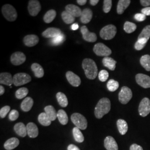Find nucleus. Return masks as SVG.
<instances>
[{"label":"nucleus","mask_w":150,"mask_h":150,"mask_svg":"<svg viewBox=\"0 0 150 150\" xmlns=\"http://www.w3.org/2000/svg\"><path fill=\"white\" fill-rule=\"evenodd\" d=\"M82 68L86 77L89 80H94L98 74V69L95 62L90 59H85L82 63Z\"/></svg>","instance_id":"f257e3e1"},{"label":"nucleus","mask_w":150,"mask_h":150,"mask_svg":"<svg viewBox=\"0 0 150 150\" xmlns=\"http://www.w3.org/2000/svg\"><path fill=\"white\" fill-rule=\"evenodd\" d=\"M111 110V102L107 98H102L97 103L95 108V116L97 118L100 119L107 114Z\"/></svg>","instance_id":"f03ea898"},{"label":"nucleus","mask_w":150,"mask_h":150,"mask_svg":"<svg viewBox=\"0 0 150 150\" xmlns=\"http://www.w3.org/2000/svg\"><path fill=\"white\" fill-rule=\"evenodd\" d=\"M2 13L4 17L8 21H15L17 17L16 9L14 7L9 4H6L2 6Z\"/></svg>","instance_id":"7ed1b4c3"},{"label":"nucleus","mask_w":150,"mask_h":150,"mask_svg":"<svg viewBox=\"0 0 150 150\" xmlns=\"http://www.w3.org/2000/svg\"><path fill=\"white\" fill-rule=\"evenodd\" d=\"M116 33V27L113 25H108L102 28L100 32V36L103 40H110L114 38Z\"/></svg>","instance_id":"20e7f679"},{"label":"nucleus","mask_w":150,"mask_h":150,"mask_svg":"<svg viewBox=\"0 0 150 150\" xmlns=\"http://www.w3.org/2000/svg\"><path fill=\"white\" fill-rule=\"evenodd\" d=\"M71 119L72 122L77 128L82 130L87 129V121L85 116L82 115L79 113H74L71 115Z\"/></svg>","instance_id":"39448f33"},{"label":"nucleus","mask_w":150,"mask_h":150,"mask_svg":"<svg viewBox=\"0 0 150 150\" xmlns=\"http://www.w3.org/2000/svg\"><path fill=\"white\" fill-rule=\"evenodd\" d=\"M31 77L26 73H18L13 77L14 85L20 86L24 85L31 82Z\"/></svg>","instance_id":"423d86ee"},{"label":"nucleus","mask_w":150,"mask_h":150,"mask_svg":"<svg viewBox=\"0 0 150 150\" xmlns=\"http://www.w3.org/2000/svg\"><path fill=\"white\" fill-rule=\"evenodd\" d=\"M132 97L131 90L126 86H123L118 94V100L122 104H127Z\"/></svg>","instance_id":"0eeeda50"},{"label":"nucleus","mask_w":150,"mask_h":150,"mask_svg":"<svg viewBox=\"0 0 150 150\" xmlns=\"http://www.w3.org/2000/svg\"><path fill=\"white\" fill-rule=\"evenodd\" d=\"M93 51L97 56H103L105 57H108V56L112 54L111 50L102 43L96 44L93 48Z\"/></svg>","instance_id":"6e6552de"},{"label":"nucleus","mask_w":150,"mask_h":150,"mask_svg":"<svg viewBox=\"0 0 150 150\" xmlns=\"http://www.w3.org/2000/svg\"><path fill=\"white\" fill-rule=\"evenodd\" d=\"M139 112L142 117L147 116L150 113V100L149 98L145 97L139 103Z\"/></svg>","instance_id":"1a4fd4ad"},{"label":"nucleus","mask_w":150,"mask_h":150,"mask_svg":"<svg viewBox=\"0 0 150 150\" xmlns=\"http://www.w3.org/2000/svg\"><path fill=\"white\" fill-rule=\"evenodd\" d=\"M41 10V6L37 0H30L28 2V10L31 16H36Z\"/></svg>","instance_id":"9d476101"},{"label":"nucleus","mask_w":150,"mask_h":150,"mask_svg":"<svg viewBox=\"0 0 150 150\" xmlns=\"http://www.w3.org/2000/svg\"><path fill=\"white\" fill-rule=\"evenodd\" d=\"M81 32L83 38L88 42H95L97 40L96 33L94 32H90L86 26H83L81 28Z\"/></svg>","instance_id":"9b49d317"},{"label":"nucleus","mask_w":150,"mask_h":150,"mask_svg":"<svg viewBox=\"0 0 150 150\" xmlns=\"http://www.w3.org/2000/svg\"><path fill=\"white\" fill-rule=\"evenodd\" d=\"M26 59L25 54L22 52H16L11 56V62L15 66H19L23 64Z\"/></svg>","instance_id":"f8f14e48"},{"label":"nucleus","mask_w":150,"mask_h":150,"mask_svg":"<svg viewBox=\"0 0 150 150\" xmlns=\"http://www.w3.org/2000/svg\"><path fill=\"white\" fill-rule=\"evenodd\" d=\"M136 81L137 84L143 88H150V76L142 74H139L136 76Z\"/></svg>","instance_id":"ddd939ff"},{"label":"nucleus","mask_w":150,"mask_h":150,"mask_svg":"<svg viewBox=\"0 0 150 150\" xmlns=\"http://www.w3.org/2000/svg\"><path fill=\"white\" fill-rule=\"evenodd\" d=\"M66 77L68 82L72 86L77 87L80 85L81 80L80 77L73 72L67 71L66 74Z\"/></svg>","instance_id":"4468645a"},{"label":"nucleus","mask_w":150,"mask_h":150,"mask_svg":"<svg viewBox=\"0 0 150 150\" xmlns=\"http://www.w3.org/2000/svg\"><path fill=\"white\" fill-rule=\"evenodd\" d=\"M62 33L60 29L55 27H50L47 28L42 33V36L45 38H55Z\"/></svg>","instance_id":"2eb2a0df"},{"label":"nucleus","mask_w":150,"mask_h":150,"mask_svg":"<svg viewBox=\"0 0 150 150\" xmlns=\"http://www.w3.org/2000/svg\"><path fill=\"white\" fill-rule=\"evenodd\" d=\"M39 42V38L35 35H28L23 38V43L27 47H33Z\"/></svg>","instance_id":"dca6fc26"},{"label":"nucleus","mask_w":150,"mask_h":150,"mask_svg":"<svg viewBox=\"0 0 150 150\" xmlns=\"http://www.w3.org/2000/svg\"><path fill=\"white\" fill-rule=\"evenodd\" d=\"M104 146L107 150H118V145L112 136H108L104 141Z\"/></svg>","instance_id":"f3484780"},{"label":"nucleus","mask_w":150,"mask_h":150,"mask_svg":"<svg viewBox=\"0 0 150 150\" xmlns=\"http://www.w3.org/2000/svg\"><path fill=\"white\" fill-rule=\"evenodd\" d=\"M66 11L68 12L71 15L75 17H81L82 11L80 8L77 6L72 4H69L66 6L65 7Z\"/></svg>","instance_id":"a211bd4d"},{"label":"nucleus","mask_w":150,"mask_h":150,"mask_svg":"<svg viewBox=\"0 0 150 150\" xmlns=\"http://www.w3.org/2000/svg\"><path fill=\"white\" fill-rule=\"evenodd\" d=\"M0 83L7 86H11L13 84V77L11 74L8 72H3L0 74Z\"/></svg>","instance_id":"6ab92c4d"},{"label":"nucleus","mask_w":150,"mask_h":150,"mask_svg":"<svg viewBox=\"0 0 150 150\" xmlns=\"http://www.w3.org/2000/svg\"><path fill=\"white\" fill-rule=\"evenodd\" d=\"M27 134L31 138H36L38 135V129L36 124L29 122L26 126Z\"/></svg>","instance_id":"aec40b11"},{"label":"nucleus","mask_w":150,"mask_h":150,"mask_svg":"<svg viewBox=\"0 0 150 150\" xmlns=\"http://www.w3.org/2000/svg\"><path fill=\"white\" fill-rule=\"evenodd\" d=\"M93 16V13L91 9L87 8H85L82 12L80 17L81 22L83 24H87L91 21Z\"/></svg>","instance_id":"412c9836"},{"label":"nucleus","mask_w":150,"mask_h":150,"mask_svg":"<svg viewBox=\"0 0 150 150\" xmlns=\"http://www.w3.org/2000/svg\"><path fill=\"white\" fill-rule=\"evenodd\" d=\"M14 130L18 136L24 137L27 134L26 126L22 122L16 123L14 126Z\"/></svg>","instance_id":"4be33fe9"},{"label":"nucleus","mask_w":150,"mask_h":150,"mask_svg":"<svg viewBox=\"0 0 150 150\" xmlns=\"http://www.w3.org/2000/svg\"><path fill=\"white\" fill-rule=\"evenodd\" d=\"M19 139L16 137H12L6 141L4 144V147L6 150H13L19 145Z\"/></svg>","instance_id":"5701e85b"},{"label":"nucleus","mask_w":150,"mask_h":150,"mask_svg":"<svg viewBox=\"0 0 150 150\" xmlns=\"http://www.w3.org/2000/svg\"><path fill=\"white\" fill-rule=\"evenodd\" d=\"M33 105V100L31 97H27L22 102L21 108L22 110L25 112H28L31 110Z\"/></svg>","instance_id":"b1692460"},{"label":"nucleus","mask_w":150,"mask_h":150,"mask_svg":"<svg viewBox=\"0 0 150 150\" xmlns=\"http://www.w3.org/2000/svg\"><path fill=\"white\" fill-rule=\"evenodd\" d=\"M116 63L117 62L115 59L108 56L104 57L102 59V64L103 66L111 71L115 70Z\"/></svg>","instance_id":"393cba45"},{"label":"nucleus","mask_w":150,"mask_h":150,"mask_svg":"<svg viewBox=\"0 0 150 150\" xmlns=\"http://www.w3.org/2000/svg\"><path fill=\"white\" fill-rule=\"evenodd\" d=\"M31 70L37 78H42L44 76V70L42 67L38 63H34L31 65Z\"/></svg>","instance_id":"a878e982"},{"label":"nucleus","mask_w":150,"mask_h":150,"mask_svg":"<svg viewBox=\"0 0 150 150\" xmlns=\"http://www.w3.org/2000/svg\"><path fill=\"white\" fill-rule=\"evenodd\" d=\"M44 110L45 113L51 121H54L56 118H57V113H56L54 108L52 106H47L45 107Z\"/></svg>","instance_id":"bb28decb"},{"label":"nucleus","mask_w":150,"mask_h":150,"mask_svg":"<svg viewBox=\"0 0 150 150\" xmlns=\"http://www.w3.org/2000/svg\"><path fill=\"white\" fill-rule=\"evenodd\" d=\"M131 3L130 0H120L117 7V12L119 15L123 13L125 10L129 7Z\"/></svg>","instance_id":"cd10ccee"},{"label":"nucleus","mask_w":150,"mask_h":150,"mask_svg":"<svg viewBox=\"0 0 150 150\" xmlns=\"http://www.w3.org/2000/svg\"><path fill=\"white\" fill-rule=\"evenodd\" d=\"M117 126L120 134H126L128 130V125L126 121L122 119H119L117 121Z\"/></svg>","instance_id":"c85d7f7f"},{"label":"nucleus","mask_w":150,"mask_h":150,"mask_svg":"<svg viewBox=\"0 0 150 150\" xmlns=\"http://www.w3.org/2000/svg\"><path fill=\"white\" fill-rule=\"evenodd\" d=\"M56 98L59 105L62 107H66L68 105V100L64 93L59 92L56 94Z\"/></svg>","instance_id":"c756f323"},{"label":"nucleus","mask_w":150,"mask_h":150,"mask_svg":"<svg viewBox=\"0 0 150 150\" xmlns=\"http://www.w3.org/2000/svg\"><path fill=\"white\" fill-rule=\"evenodd\" d=\"M38 120L40 123L44 126H48L51 123V120L45 112L41 113L39 115L38 117Z\"/></svg>","instance_id":"7c9ffc66"},{"label":"nucleus","mask_w":150,"mask_h":150,"mask_svg":"<svg viewBox=\"0 0 150 150\" xmlns=\"http://www.w3.org/2000/svg\"><path fill=\"white\" fill-rule=\"evenodd\" d=\"M56 16V12L54 10H50L47 11L43 16V21L47 23L53 21Z\"/></svg>","instance_id":"2f4dec72"},{"label":"nucleus","mask_w":150,"mask_h":150,"mask_svg":"<svg viewBox=\"0 0 150 150\" xmlns=\"http://www.w3.org/2000/svg\"><path fill=\"white\" fill-rule=\"evenodd\" d=\"M140 64L147 71H150V56L145 54L142 56L140 59Z\"/></svg>","instance_id":"473e14b6"},{"label":"nucleus","mask_w":150,"mask_h":150,"mask_svg":"<svg viewBox=\"0 0 150 150\" xmlns=\"http://www.w3.org/2000/svg\"><path fill=\"white\" fill-rule=\"evenodd\" d=\"M57 118L59 122L63 125H66L68 123L69 118L66 112L63 110H59L57 112Z\"/></svg>","instance_id":"72a5a7b5"},{"label":"nucleus","mask_w":150,"mask_h":150,"mask_svg":"<svg viewBox=\"0 0 150 150\" xmlns=\"http://www.w3.org/2000/svg\"><path fill=\"white\" fill-rule=\"evenodd\" d=\"M61 17H62V20L66 24H71L75 21V17L71 15L66 11H63L62 12Z\"/></svg>","instance_id":"f704fd0d"},{"label":"nucleus","mask_w":150,"mask_h":150,"mask_svg":"<svg viewBox=\"0 0 150 150\" xmlns=\"http://www.w3.org/2000/svg\"><path fill=\"white\" fill-rule=\"evenodd\" d=\"M72 131L75 141L79 143L83 142L84 141V137L82 133L81 132L80 129L77 128V127H75L73 129Z\"/></svg>","instance_id":"c9c22d12"},{"label":"nucleus","mask_w":150,"mask_h":150,"mask_svg":"<svg viewBox=\"0 0 150 150\" xmlns=\"http://www.w3.org/2000/svg\"><path fill=\"white\" fill-rule=\"evenodd\" d=\"M136 28H137V26L134 23L126 21L124 24L123 29L127 33H131L134 32V31L136 30Z\"/></svg>","instance_id":"e433bc0d"},{"label":"nucleus","mask_w":150,"mask_h":150,"mask_svg":"<svg viewBox=\"0 0 150 150\" xmlns=\"http://www.w3.org/2000/svg\"><path fill=\"white\" fill-rule=\"evenodd\" d=\"M28 93V90L26 87H21L17 90L15 93V96L17 99H22L26 96Z\"/></svg>","instance_id":"4c0bfd02"},{"label":"nucleus","mask_w":150,"mask_h":150,"mask_svg":"<svg viewBox=\"0 0 150 150\" xmlns=\"http://www.w3.org/2000/svg\"><path fill=\"white\" fill-rule=\"evenodd\" d=\"M107 87L109 91L114 92L118 89L119 87V83L116 81L111 79L107 82Z\"/></svg>","instance_id":"58836bf2"},{"label":"nucleus","mask_w":150,"mask_h":150,"mask_svg":"<svg viewBox=\"0 0 150 150\" xmlns=\"http://www.w3.org/2000/svg\"><path fill=\"white\" fill-rule=\"evenodd\" d=\"M65 41V36L63 33H61L59 36L52 38L51 43L52 45H59L64 42Z\"/></svg>","instance_id":"ea45409f"},{"label":"nucleus","mask_w":150,"mask_h":150,"mask_svg":"<svg viewBox=\"0 0 150 150\" xmlns=\"http://www.w3.org/2000/svg\"><path fill=\"white\" fill-rule=\"evenodd\" d=\"M150 38V25H148L143 29L142 32L139 34L138 38H145L149 40Z\"/></svg>","instance_id":"a19ab883"},{"label":"nucleus","mask_w":150,"mask_h":150,"mask_svg":"<svg viewBox=\"0 0 150 150\" xmlns=\"http://www.w3.org/2000/svg\"><path fill=\"white\" fill-rule=\"evenodd\" d=\"M112 1L111 0H105L103 1V10L105 13H108L112 7Z\"/></svg>","instance_id":"79ce46f5"},{"label":"nucleus","mask_w":150,"mask_h":150,"mask_svg":"<svg viewBox=\"0 0 150 150\" xmlns=\"http://www.w3.org/2000/svg\"><path fill=\"white\" fill-rule=\"evenodd\" d=\"M109 74L106 70H101L98 74V79L101 82H105L108 78Z\"/></svg>","instance_id":"37998d69"},{"label":"nucleus","mask_w":150,"mask_h":150,"mask_svg":"<svg viewBox=\"0 0 150 150\" xmlns=\"http://www.w3.org/2000/svg\"><path fill=\"white\" fill-rule=\"evenodd\" d=\"M11 108L9 106H5L0 110V117L1 118H4L10 111Z\"/></svg>","instance_id":"c03bdc74"},{"label":"nucleus","mask_w":150,"mask_h":150,"mask_svg":"<svg viewBox=\"0 0 150 150\" xmlns=\"http://www.w3.org/2000/svg\"><path fill=\"white\" fill-rule=\"evenodd\" d=\"M19 117V113L16 110H12L10 114H9V118L11 121H15Z\"/></svg>","instance_id":"a18cd8bd"},{"label":"nucleus","mask_w":150,"mask_h":150,"mask_svg":"<svg viewBox=\"0 0 150 150\" xmlns=\"http://www.w3.org/2000/svg\"><path fill=\"white\" fill-rule=\"evenodd\" d=\"M134 19L137 20V21H144L146 18V16H145L144 14L141 13H137L134 16Z\"/></svg>","instance_id":"49530a36"},{"label":"nucleus","mask_w":150,"mask_h":150,"mask_svg":"<svg viewBox=\"0 0 150 150\" xmlns=\"http://www.w3.org/2000/svg\"><path fill=\"white\" fill-rule=\"evenodd\" d=\"M145 45H146L139 43V42L137 41L134 45V48L137 51H139V50H142L143 48H144Z\"/></svg>","instance_id":"de8ad7c7"},{"label":"nucleus","mask_w":150,"mask_h":150,"mask_svg":"<svg viewBox=\"0 0 150 150\" xmlns=\"http://www.w3.org/2000/svg\"><path fill=\"white\" fill-rule=\"evenodd\" d=\"M141 13L144 14L145 16H150V7L142 8L141 10Z\"/></svg>","instance_id":"09e8293b"},{"label":"nucleus","mask_w":150,"mask_h":150,"mask_svg":"<svg viewBox=\"0 0 150 150\" xmlns=\"http://www.w3.org/2000/svg\"><path fill=\"white\" fill-rule=\"evenodd\" d=\"M129 150H143V149L141 146L137 144H132L130 146Z\"/></svg>","instance_id":"8fccbe9b"},{"label":"nucleus","mask_w":150,"mask_h":150,"mask_svg":"<svg viewBox=\"0 0 150 150\" xmlns=\"http://www.w3.org/2000/svg\"><path fill=\"white\" fill-rule=\"evenodd\" d=\"M141 4L143 6H150V0H141Z\"/></svg>","instance_id":"3c124183"},{"label":"nucleus","mask_w":150,"mask_h":150,"mask_svg":"<svg viewBox=\"0 0 150 150\" xmlns=\"http://www.w3.org/2000/svg\"><path fill=\"white\" fill-rule=\"evenodd\" d=\"M67 150H80L76 145L71 144L67 147Z\"/></svg>","instance_id":"603ef678"},{"label":"nucleus","mask_w":150,"mask_h":150,"mask_svg":"<svg viewBox=\"0 0 150 150\" xmlns=\"http://www.w3.org/2000/svg\"><path fill=\"white\" fill-rule=\"evenodd\" d=\"M148 40L145 38H138L137 40V42H139V43L144 44V45H146V43L147 42Z\"/></svg>","instance_id":"864d4df0"},{"label":"nucleus","mask_w":150,"mask_h":150,"mask_svg":"<svg viewBox=\"0 0 150 150\" xmlns=\"http://www.w3.org/2000/svg\"><path fill=\"white\" fill-rule=\"evenodd\" d=\"M87 2V0H77V3L81 6L85 5Z\"/></svg>","instance_id":"5fc2aeb1"},{"label":"nucleus","mask_w":150,"mask_h":150,"mask_svg":"<svg viewBox=\"0 0 150 150\" xmlns=\"http://www.w3.org/2000/svg\"><path fill=\"white\" fill-rule=\"evenodd\" d=\"M99 2V0H90V3L91 5L95 6Z\"/></svg>","instance_id":"6e6d98bb"},{"label":"nucleus","mask_w":150,"mask_h":150,"mask_svg":"<svg viewBox=\"0 0 150 150\" xmlns=\"http://www.w3.org/2000/svg\"><path fill=\"white\" fill-rule=\"evenodd\" d=\"M79 26L77 23H74L71 26V28H72V30H76L79 28Z\"/></svg>","instance_id":"4d7b16f0"},{"label":"nucleus","mask_w":150,"mask_h":150,"mask_svg":"<svg viewBox=\"0 0 150 150\" xmlns=\"http://www.w3.org/2000/svg\"><path fill=\"white\" fill-rule=\"evenodd\" d=\"M5 88L2 86H0V95L2 96V95H4V93H5Z\"/></svg>","instance_id":"13d9d810"}]
</instances>
